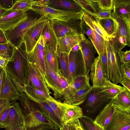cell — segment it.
Here are the masks:
<instances>
[{
	"mask_svg": "<svg viewBox=\"0 0 130 130\" xmlns=\"http://www.w3.org/2000/svg\"><path fill=\"white\" fill-rule=\"evenodd\" d=\"M24 116V130H56L59 128L41 112L38 105L24 92L19 99Z\"/></svg>",
	"mask_w": 130,
	"mask_h": 130,
	"instance_id": "cell-1",
	"label": "cell"
},
{
	"mask_svg": "<svg viewBox=\"0 0 130 130\" xmlns=\"http://www.w3.org/2000/svg\"><path fill=\"white\" fill-rule=\"evenodd\" d=\"M29 62L24 43L14 47L12 55L9 60L6 70L24 86L28 82Z\"/></svg>",
	"mask_w": 130,
	"mask_h": 130,
	"instance_id": "cell-2",
	"label": "cell"
},
{
	"mask_svg": "<svg viewBox=\"0 0 130 130\" xmlns=\"http://www.w3.org/2000/svg\"><path fill=\"white\" fill-rule=\"evenodd\" d=\"M46 15H41L39 18L29 17L22 20L13 28L4 32L8 42L14 47L20 46L24 42L23 37L29 29L41 22L49 21Z\"/></svg>",
	"mask_w": 130,
	"mask_h": 130,
	"instance_id": "cell-3",
	"label": "cell"
},
{
	"mask_svg": "<svg viewBox=\"0 0 130 130\" xmlns=\"http://www.w3.org/2000/svg\"><path fill=\"white\" fill-rule=\"evenodd\" d=\"M101 87H92L82 104L83 110L87 115L98 114L111 101V99L107 98L101 91Z\"/></svg>",
	"mask_w": 130,
	"mask_h": 130,
	"instance_id": "cell-4",
	"label": "cell"
},
{
	"mask_svg": "<svg viewBox=\"0 0 130 130\" xmlns=\"http://www.w3.org/2000/svg\"><path fill=\"white\" fill-rule=\"evenodd\" d=\"M31 10L41 15H46L47 18L50 21L57 20L63 21L82 19L85 12L83 10L75 12L58 9L49 6H32Z\"/></svg>",
	"mask_w": 130,
	"mask_h": 130,
	"instance_id": "cell-5",
	"label": "cell"
},
{
	"mask_svg": "<svg viewBox=\"0 0 130 130\" xmlns=\"http://www.w3.org/2000/svg\"><path fill=\"white\" fill-rule=\"evenodd\" d=\"M107 52L109 79L117 84L121 82L124 78L120 62L118 52H116L109 42L106 41Z\"/></svg>",
	"mask_w": 130,
	"mask_h": 130,
	"instance_id": "cell-6",
	"label": "cell"
},
{
	"mask_svg": "<svg viewBox=\"0 0 130 130\" xmlns=\"http://www.w3.org/2000/svg\"><path fill=\"white\" fill-rule=\"evenodd\" d=\"M82 19H75L67 21L57 20L50 21L58 38L64 36L83 34L81 29Z\"/></svg>",
	"mask_w": 130,
	"mask_h": 130,
	"instance_id": "cell-7",
	"label": "cell"
},
{
	"mask_svg": "<svg viewBox=\"0 0 130 130\" xmlns=\"http://www.w3.org/2000/svg\"><path fill=\"white\" fill-rule=\"evenodd\" d=\"M28 58L31 63L43 77L45 74L46 48L42 35L40 37L32 51L27 54Z\"/></svg>",
	"mask_w": 130,
	"mask_h": 130,
	"instance_id": "cell-8",
	"label": "cell"
},
{
	"mask_svg": "<svg viewBox=\"0 0 130 130\" xmlns=\"http://www.w3.org/2000/svg\"><path fill=\"white\" fill-rule=\"evenodd\" d=\"M69 75L67 80L70 84L77 77L87 75L80 50L71 51L69 55Z\"/></svg>",
	"mask_w": 130,
	"mask_h": 130,
	"instance_id": "cell-9",
	"label": "cell"
},
{
	"mask_svg": "<svg viewBox=\"0 0 130 130\" xmlns=\"http://www.w3.org/2000/svg\"><path fill=\"white\" fill-rule=\"evenodd\" d=\"M54 100L61 110L62 123L74 125L83 116L82 109L79 106L70 105L54 99Z\"/></svg>",
	"mask_w": 130,
	"mask_h": 130,
	"instance_id": "cell-10",
	"label": "cell"
},
{
	"mask_svg": "<svg viewBox=\"0 0 130 130\" xmlns=\"http://www.w3.org/2000/svg\"><path fill=\"white\" fill-rule=\"evenodd\" d=\"M11 107L7 118L0 123V128L13 129L24 124V116L19 103L16 101L11 102Z\"/></svg>",
	"mask_w": 130,
	"mask_h": 130,
	"instance_id": "cell-11",
	"label": "cell"
},
{
	"mask_svg": "<svg viewBox=\"0 0 130 130\" xmlns=\"http://www.w3.org/2000/svg\"><path fill=\"white\" fill-rule=\"evenodd\" d=\"M28 16L24 11L8 10L0 18V29L4 32L10 29Z\"/></svg>",
	"mask_w": 130,
	"mask_h": 130,
	"instance_id": "cell-12",
	"label": "cell"
},
{
	"mask_svg": "<svg viewBox=\"0 0 130 130\" xmlns=\"http://www.w3.org/2000/svg\"><path fill=\"white\" fill-rule=\"evenodd\" d=\"M48 21L43 22L37 24L29 29L25 34L23 41L27 54L30 53L34 48Z\"/></svg>",
	"mask_w": 130,
	"mask_h": 130,
	"instance_id": "cell-13",
	"label": "cell"
},
{
	"mask_svg": "<svg viewBox=\"0 0 130 130\" xmlns=\"http://www.w3.org/2000/svg\"><path fill=\"white\" fill-rule=\"evenodd\" d=\"M105 130H130V113L117 109Z\"/></svg>",
	"mask_w": 130,
	"mask_h": 130,
	"instance_id": "cell-14",
	"label": "cell"
},
{
	"mask_svg": "<svg viewBox=\"0 0 130 130\" xmlns=\"http://www.w3.org/2000/svg\"><path fill=\"white\" fill-rule=\"evenodd\" d=\"M45 74L43 77L47 86L52 90L56 99L61 98L63 95L57 74L51 67L46 60L45 61Z\"/></svg>",
	"mask_w": 130,
	"mask_h": 130,
	"instance_id": "cell-15",
	"label": "cell"
},
{
	"mask_svg": "<svg viewBox=\"0 0 130 130\" xmlns=\"http://www.w3.org/2000/svg\"><path fill=\"white\" fill-rule=\"evenodd\" d=\"M83 59L86 74L89 75L96 57V50L92 43L86 38L78 44Z\"/></svg>",
	"mask_w": 130,
	"mask_h": 130,
	"instance_id": "cell-16",
	"label": "cell"
},
{
	"mask_svg": "<svg viewBox=\"0 0 130 130\" xmlns=\"http://www.w3.org/2000/svg\"><path fill=\"white\" fill-rule=\"evenodd\" d=\"M20 95L5 70L4 81L0 91V99L7 100L10 102L16 101L19 100Z\"/></svg>",
	"mask_w": 130,
	"mask_h": 130,
	"instance_id": "cell-17",
	"label": "cell"
},
{
	"mask_svg": "<svg viewBox=\"0 0 130 130\" xmlns=\"http://www.w3.org/2000/svg\"><path fill=\"white\" fill-rule=\"evenodd\" d=\"M28 82L34 87L50 95L52 93L47 87L42 74L29 62L28 71Z\"/></svg>",
	"mask_w": 130,
	"mask_h": 130,
	"instance_id": "cell-18",
	"label": "cell"
},
{
	"mask_svg": "<svg viewBox=\"0 0 130 130\" xmlns=\"http://www.w3.org/2000/svg\"><path fill=\"white\" fill-rule=\"evenodd\" d=\"M89 75L78 76L65 88L63 91L64 98L67 100L71 95L78 91L90 86Z\"/></svg>",
	"mask_w": 130,
	"mask_h": 130,
	"instance_id": "cell-19",
	"label": "cell"
},
{
	"mask_svg": "<svg viewBox=\"0 0 130 130\" xmlns=\"http://www.w3.org/2000/svg\"><path fill=\"white\" fill-rule=\"evenodd\" d=\"M90 72L89 76L92 83V86L95 88L102 87L103 85L105 77L99 56L95 59Z\"/></svg>",
	"mask_w": 130,
	"mask_h": 130,
	"instance_id": "cell-20",
	"label": "cell"
},
{
	"mask_svg": "<svg viewBox=\"0 0 130 130\" xmlns=\"http://www.w3.org/2000/svg\"><path fill=\"white\" fill-rule=\"evenodd\" d=\"M115 108L130 113V91L124 86L122 90L111 100Z\"/></svg>",
	"mask_w": 130,
	"mask_h": 130,
	"instance_id": "cell-21",
	"label": "cell"
},
{
	"mask_svg": "<svg viewBox=\"0 0 130 130\" xmlns=\"http://www.w3.org/2000/svg\"><path fill=\"white\" fill-rule=\"evenodd\" d=\"M85 38L84 35L81 34L57 38L58 43L61 52L69 54L72 48Z\"/></svg>",
	"mask_w": 130,
	"mask_h": 130,
	"instance_id": "cell-22",
	"label": "cell"
},
{
	"mask_svg": "<svg viewBox=\"0 0 130 130\" xmlns=\"http://www.w3.org/2000/svg\"><path fill=\"white\" fill-rule=\"evenodd\" d=\"M116 109L111 100L99 113L93 123L104 129L109 123Z\"/></svg>",
	"mask_w": 130,
	"mask_h": 130,
	"instance_id": "cell-23",
	"label": "cell"
},
{
	"mask_svg": "<svg viewBox=\"0 0 130 130\" xmlns=\"http://www.w3.org/2000/svg\"><path fill=\"white\" fill-rule=\"evenodd\" d=\"M26 96L29 99L32 100L37 104L41 112L45 117L53 122L59 128L62 126L63 123L47 103L44 101L36 99L30 96Z\"/></svg>",
	"mask_w": 130,
	"mask_h": 130,
	"instance_id": "cell-24",
	"label": "cell"
},
{
	"mask_svg": "<svg viewBox=\"0 0 130 130\" xmlns=\"http://www.w3.org/2000/svg\"><path fill=\"white\" fill-rule=\"evenodd\" d=\"M113 12L122 17L124 21L130 22V0H113Z\"/></svg>",
	"mask_w": 130,
	"mask_h": 130,
	"instance_id": "cell-25",
	"label": "cell"
},
{
	"mask_svg": "<svg viewBox=\"0 0 130 130\" xmlns=\"http://www.w3.org/2000/svg\"><path fill=\"white\" fill-rule=\"evenodd\" d=\"M42 35L45 44L52 48L56 53L58 44L57 38L50 21L44 28Z\"/></svg>",
	"mask_w": 130,
	"mask_h": 130,
	"instance_id": "cell-26",
	"label": "cell"
},
{
	"mask_svg": "<svg viewBox=\"0 0 130 130\" xmlns=\"http://www.w3.org/2000/svg\"><path fill=\"white\" fill-rule=\"evenodd\" d=\"M82 19L90 27L101 35L105 41H108L110 40V37L100 24L96 18L85 12Z\"/></svg>",
	"mask_w": 130,
	"mask_h": 130,
	"instance_id": "cell-27",
	"label": "cell"
},
{
	"mask_svg": "<svg viewBox=\"0 0 130 130\" xmlns=\"http://www.w3.org/2000/svg\"><path fill=\"white\" fill-rule=\"evenodd\" d=\"M91 86L87 87L80 90L71 95L63 102L68 104L74 106H79L85 101L87 96L91 90Z\"/></svg>",
	"mask_w": 130,
	"mask_h": 130,
	"instance_id": "cell-28",
	"label": "cell"
},
{
	"mask_svg": "<svg viewBox=\"0 0 130 130\" xmlns=\"http://www.w3.org/2000/svg\"><path fill=\"white\" fill-rule=\"evenodd\" d=\"M111 16L118 24L117 32L119 35L126 38L127 45L130 47V25H127L122 17L117 15L113 11L111 12Z\"/></svg>",
	"mask_w": 130,
	"mask_h": 130,
	"instance_id": "cell-29",
	"label": "cell"
},
{
	"mask_svg": "<svg viewBox=\"0 0 130 130\" xmlns=\"http://www.w3.org/2000/svg\"><path fill=\"white\" fill-rule=\"evenodd\" d=\"M72 1L50 0L48 6L52 8H61L73 11L79 12L83 10L78 4L73 0Z\"/></svg>",
	"mask_w": 130,
	"mask_h": 130,
	"instance_id": "cell-30",
	"label": "cell"
},
{
	"mask_svg": "<svg viewBox=\"0 0 130 130\" xmlns=\"http://www.w3.org/2000/svg\"><path fill=\"white\" fill-rule=\"evenodd\" d=\"M123 87L111 82L105 77L101 91L107 98L111 100L122 90Z\"/></svg>",
	"mask_w": 130,
	"mask_h": 130,
	"instance_id": "cell-31",
	"label": "cell"
},
{
	"mask_svg": "<svg viewBox=\"0 0 130 130\" xmlns=\"http://www.w3.org/2000/svg\"><path fill=\"white\" fill-rule=\"evenodd\" d=\"M96 19L110 39L114 37L118 26L116 20L112 17L102 19Z\"/></svg>",
	"mask_w": 130,
	"mask_h": 130,
	"instance_id": "cell-32",
	"label": "cell"
},
{
	"mask_svg": "<svg viewBox=\"0 0 130 130\" xmlns=\"http://www.w3.org/2000/svg\"><path fill=\"white\" fill-rule=\"evenodd\" d=\"M78 4L82 10L87 14L95 17L96 13L101 11L95 0H73Z\"/></svg>",
	"mask_w": 130,
	"mask_h": 130,
	"instance_id": "cell-33",
	"label": "cell"
},
{
	"mask_svg": "<svg viewBox=\"0 0 130 130\" xmlns=\"http://www.w3.org/2000/svg\"><path fill=\"white\" fill-rule=\"evenodd\" d=\"M56 53L58 58L59 69L67 80L69 75V54L61 52L58 43Z\"/></svg>",
	"mask_w": 130,
	"mask_h": 130,
	"instance_id": "cell-34",
	"label": "cell"
},
{
	"mask_svg": "<svg viewBox=\"0 0 130 130\" xmlns=\"http://www.w3.org/2000/svg\"><path fill=\"white\" fill-rule=\"evenodd\" d=\"M24 87V92L26 95L36 99L45 102L51 96L45 92L35 88L28 82Z\"/></svg>",
	"mask_w": 130,
	"mask_h": 130,
	"instance_id": "cell-35",
	"label": "cell"
},
{
	"mask_svg": "<svg viewBox=\"0 0 130 130\" xmlns=\"http://www.w3.org/2000/svg\"><path fill=\"white\" fill-rule=\"evenodd\" d=\"M45 46L46 60L52 70L57 74L59 69L57 54L52 48L46 44Z\"/></svg>",
	"mask_w": 130,
	"mask_h": 130,
	"instance_id": "cell-36",
	"label": "cell"
},
{
	"mask_svg": "<svg viewBox=\"0 0 130 130\" xmlns=\"http://www.w3.org/2000/svg\"><path fill=\"white\" fill-rule=\"evenodd\" d=\"M108 41L115 50L117 52L121 51L127 45L126 38L119 35L117 32L114 35V37L111 38Z\"/></svg>",
	"mask_w": 130,
	"mask_h": 130,
	"instance_id": "cell-37",
	"label": "cell"
},
{
	"mask_svg": "<svg viewBox=\"0 0 130 130\" xmlns=\"http://www.w3.org/2000/svg\"><path fill=\"white\" fill-rule=\"evenodd\" d=\"M34 0H17L14 1L13 5L10 10L27 12L31 10Z\"/></svg>",
	"mask_w": 130,
	"mask_h": 130,
	"instance_id": "cell-38",
	"label": "cell"
},
{
	"mask_svg": "<svg viewBox=\"0 0 130 130\" xmlns=\"http://www.w3.org/2000/svg\"><path fill=\"white\" fill-rule=\"evenodd\" d=\"M14 48L9 42L0 44V57L9 60L12 55Z\"/></svg>",
	"mask_w": 130,
	"mask_h": 130,
	"instance_id": "cell-39",
	"label": "cell"
},
{
	"mask_svg": "<svg viewBox=\"0 0 130 130\" xmlns=\"http://www.w3.org/2000/svg\"><path fill=\"white\" fill-rule=\"evenodd\" d=\"M87 130H105L104 129L93 123V120L86 116L83 115L79 119Z\"/></svg>",
	"mask_w": 130,
	"mask_h": 130,
	"instance_id": "cell-40",
	"label": "cell"
},
{
	"mask_svg": "<svg viewBox=\"0 0 130 130\" xmlns=\"http://www.w3.org/2000/svg\"><path fill=\"white\" fill-rule=\"evenodd\" d=\"M99 57L104 77L108 80L109 72L106 43L102 53Z\"/></svg>",
	"mask_w": 130,
	"mask_h": 130,
	"instance_id": "cell-41",
	"label": "cell"
},
{
	"mask_svg": "<svg viewBox=\"0 0 130 130\" xmlns=\"http://www.w3.org/2000/svg\"><path fill=\"white\" fill-rule=\"evenodd\" d=\"M101 11H111L113 10V0H95Z\"/></svg>",
	"mask_w": 130,
	"mask_h": 130,
	"instance_id": "cell-42",
	"label": "cell"
},
{
	"mask_svg": "<svg viewBox=\"0 0 130 130\" xmlns=\"http://www.w3.org/2000/svg\"><path fill=\"white\" fill-rule=\"evenodd\" d=\"M54 99L51 96L50 98L47 99L45 102L49 104L54 111L56 115L61 121L62 114L61 110L54 102Z\"/></svg>",
	"mask_w": 130,
	"mask_h": 130,
	"instance_id": "cell-43",
	"label": "cell"
},
{
	"mask_svg": "<svg viewBox=\"0 0 130 130\" xmlns=\"http://www.w3.org/2000/svg\"><path fill=\"white\" fill-rule=\"evenodd\" d=\"M118 54L122 64H130V50L125 52L120 51L118 52Z\"/></svg>",
	"mask_w": 130,
	"mask_h": 130,
	"instance_id": "cell-44",
	"label": "cell"
},
{
	"mask_svg": "<svg viewBox=\"0 0 130 130\" xmlns=\"http://www.w3.org/2000/svg\"><path fill=\"white\" fill-rule=\"evenodd\" d=\"M81 29L84 35H86L91 40V31L90 26L82 19L81 22Z\"/></svg>",
	"mask_w": 130,
	"mask_h": 130,
	"instance_id": "cell-45",
	"label": "cell"
},
{
	"mask_svg": "<svg viewBox=\"0 0 130 130\" xmlns=\"http://www.w3.org/2000/svg\"><path fill=\"white\" fill-rule=\"evenodd\" d=\"M57 74L61 87L63 92L64 89L69 85V83L67 79L64 76L59 70Z\"/></svg>",
	"mask_w": 130,
	"mask_h": 130,
	"instance_id": "cell-46",
	"label": "cell"
},
{
	"mask_svg": "<svg viewBox=\"0 0 130 130\" xmlns=\"http://www.w3.org/2000/svg\"><path fill=\"white\" fill-rule=\"evenodd\" d=\"M11 106V102H10L0 112V123L3 121L7 118Z\"/></svg>",
	"mask_w": 130,
	"mask_h": 130,
	"instance_id": "cell-47",
	"label": "cell"
},
{
	"mask_svg": "<svg viewBox=\"0 0 130 130\" xmlns=\"http://www.w3.org/2000/svg\"><path fill=\"white\" fill-rule=\"evenodd\" d=\"M14 1L13 0H0V6L9 10L12 7Z\"/></svg>",
	"mask_w": 130,
	"mask_h": 130,
	"instance_id": "cell-48",
	"label": "cell"
},
{
	"mask_svg": "<svg viewBox=\"0 0 130 130\" xmlns=\"http://www.w3.org/2000/svg\"><path fill=\"white\" fill-rule=\"evenodd\" d=\"M111 11H101L96 13L94 18L98 19L111 18Z\"/></svg>",
	"mask_w": 130,
	"mask_h": 130,
	"instance_id": "cell-49",
	"label": "cell"
},
{
	"mask_svg": "<svg viewBox=\"0 0 130 130\" xmlns=\"http://www.w3.org/2000/svg\"><path fill=\"white\" fill-rule=\"evenodd\" d=\"M122 68L124 77L130 79V64H122Z\"/></svg>",
	"mask_w": 130,
	"mask_h": 130,
	"instance_id": "cell-50",
	"label": "cell"
},
{
	"mask_svg": "<svg viewBox=\"0 0 130 130\" xmlns=\"http://www.w3.org/2000/svg\"><path fill=\"white\" fill-rule=\"evenodd\" d=\"M49 0H39L34 1L32 4V6L39 7H46L48 6Z\"/></svg>",
	"mask_w": 130,
	"mask_h": 130,
	"instance_id": "cell-51",
	"label": "cell"
},
{
	"mask_svg": "<svg viewBox=\"0 0 130 130\" xmlns=\"http://www.w3.org/2000/svg\"><path fill=\"white\" fill-rule=\"evenodd\" d=\"M120 83L130 91V79L124 77Z\"/></svg>",
	"mask_w": 130,
	"mask_h": 130,
	"instance_id": "cell-52",
	"label": "cell"
},
{
	"mask_svg": "<svg viewBox=\"0 0 130 130\" xmlns=\"http://www.w3.org/2000/svg\"><path fill=\"white\" fill-rule=\"evenodd\" d=\"M9 60L0 57V67L5 70L6 69Z\"/></svg>",
	"mask_w": 130,
	"mask_h": 130,
	"instance_id": "cell-53",
	"label": "cell"
},
{
	"mask_svg": "<svg viewBox=\"0 0 130 130\" xmlns=\"http://www.w3.org/2000/svg\"><path fill=\"white\" fill-rule=\"evenodd\" d=\"M8 42L4 32L0 29V44L5 43Z\"/></svg>",
	"mask_w": 130,
	"mask_h": 130,
	"instance_id": "cell-54",
	"label": "cell"
},
{
	"mask_svg": "<svg viewBox=\"0 0 130 130\" xmlns=\"http://www.w3.org/2000/svg\"><path fill=\"white\" fill-rule=\"evenodd\" d=\"M10 102L8 100L0 99V112Z\"/></svg>",
	"mask_w": 130,
	"mask_h": 130,
	"instance_id": "cell-55",
	"label": "cell"
},
{
	"mask_svg": "<svg viewBox=\"0 0 130 130\" xmlns=\"http://www.w3.org/2000/svg\"><path fill=\"white\" fill-rule=\"evenodd\" d=\"M5 70L0 67V91L4 80Z\"/></svg>",
	"mask_w": 130,
	"mask_h": 130,
	"instance_id": "cell-56",
	"label": "cell"
},
{
	"mask_svg": "<svg viewBox=\"0 0 130 130\" xmlns=\"http://www.w3.org/2000/svg\"><path fill=\"white\" fill-rule=\"evenodd\" d=\"M74 125L76 127L77 130H85L82 123L79 119L78 123Z\"/></svg>",
	"mask_w": 130,
	"mask_h": 130,
	"instance_id": "cell-57",
	"label": "cell"
},
{
	"mask_svg": "<svg viewBox=\"0 0 130 130\" xmlns=\"http://www.w3.org/2000/svg\"><path fill=\"white\" fill-rule=\"evenodd\" d=\"M8 10L0 6V18Z\"/></svg>",
	"mask_w": 130,
	"mask_h": 130,
	"instance_id": "cell-58",
	"label": "cell"
},
{
	"mask_svg": "<svg viewBox=\"0 0 130 130\" xmlns=\"http://www.w3.org/2000/svg\"><path fill=\"white\" fill-rule=\"evenodd\" d=\"M69 130H77L75 126L73 125L67 124Z\"/></svg>",
	"mask_w": 130,
	"mask_h": 130,
	"instance_id": "cell-59",
	"label": "cell"
},
{
	"mask_svg": "<svg viewBox=\"0 0 130 130\" xmlns=\"http://www.w3.org/2000/svg\"><path fill=\"white\" fill-rule=\"evenodd\" d=\"M59 130H69L67 124L63 123L62 126L59 128Z\"/></svg>",
	"mask_w": 130,
	"mask_h": 130,
	"instance_id": "cell-60",
	"label": "cell"
},
{
	"mask_svg": "<svg viewBox=\"0 0 130 130\" xmlns=\"http://www.w3.org/2000/svg\"><path fill=\"white\" fill-rule=\"evenodd\" d=\"M78 44L75 45L72 49L71 51H76L80 50V48Z\"/></svg>",
	"mask_w": 130,
	"mask_h": 130,
	"instance_id": "cell-61",
	"label": "cell"
},
{
	"mask_svg": "<svg viewBox=\"0 0 130 130\" xmlns=\"http://www.w3.org/2000/svg\"><path fill=\"white\" fill-rule=\"evenodd\" d=\"M24 125L21 126L18 128L13 129H5V130H24Z\"/></svg>",
	"mask_w": 130,
	"mask_h": 130,
	"instance_id": "cell-62",
	"label": "cell"
},
{
	"mask_svg": "<svg viewBox=\"0 0 130 130\" xmlns=\"http://www.w3.org/2000/svg\"></svg>",
	"mask_w": 130,
	"mask_h": 130,
	"instance_id": "cell-63",
	"label": "cell"
}]
</instances>
